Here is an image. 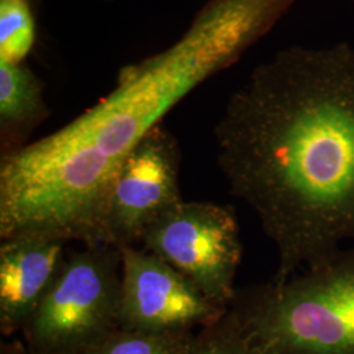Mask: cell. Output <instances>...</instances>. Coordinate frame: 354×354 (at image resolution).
Instances as JSON below:
<instances>
[{
  "label": "cell",
  "mask_w": 354,
  "mask_h": 354,
  "mask_svg": "<svg viewBox=\"0 0 354 354\" xmlns=\"http://www.w3.org/2000/svg\"><path fill=\"white\" fill-rule=\"evenodd\" d=\"M232 196L252 209L282 282L354 244V46H291L259 64L214 130Z\"/></svg>",
  "instance_id": "cell-1"
},
{
  "label": "cell",
  "mask_w": 354,
  "mask_h": 354,
  "mask_svg": "<svg viewBox=\"0 0 354 354\" xmlns=\"http://www.w3.org/2000/svg\"><path fill=\"white\" fill-rule=\"evenodd\" d=\"M192 335L115 328L82 354H183Z\"/></svg>",
  "instance_id": "cell-9"
},
{
  "label": "cell",
  "mask_w": 354,
  "mask_h": 354,
  "mask_svg": "<svg viewBox=\"0 0 354 354\" xmlns=\"http://www.w3.org/2000/svg\"><path fill=\"white\" fill-rule=\"evenodd\" d=\"M32 354H82V353H32Z\"/></svg>",
  "instance_id": "cell-12"
},
{
  "label": "cell",
  "mask_w": 354,
  "mask_h": 354,
  "mask_svg": "<svg viewBox=\"0 0 354 354\" xmlns=\"http://www.w3.org/2000/svg\"><path fill=\"white\" fill-rule=\"evenodd\" d=\"M121 256L108 244H86L66 257L26 324L32 353H83L118 328Z\"/></svg>",
  "instance_id": "cell-3"
},
{
  "label": "cell",
  "mask_w": 354,
  "mask_h": 354,
  "mask_svg": "<svg viewBox=\"0 0 354 354\" xmlns=\"http://www.w3.org/2000/svg\"><path fill=\"white\" fill-rule=\"evenodd\" d=\"M183 354H264L227 311L218 322L193 333Z\"/></svg>",
  "instance_id": "cell-11"
},
{
  "label": "cell",
  "mask_w": 354,
  "mask_h": 354,
  "mask_svg": "<svg viewBox=\"0 0 354 354\" xmlns=\"http://www.w3.org/2000/svg\"><path fill=\"white\" fill-rule=\"evenodd\" d=\"M228 311L264 354H354V244L282 282L236 290Z\"/></svg>",
  "instance_id": "cell-2"
},
{
  "label": "cell",
  "mask_w": 354,
  "mask_h": 354,
  "mask_svg": "<svg viewBox=\"0 0 354 354\" xmlns=\"http://www.w3.org/2000/svg\"><path fill=\"white\" fill-rule=\"evenodd\" d=\"M351 1H353V3H354V0H351Z\"/></svg>",
  "instance_id": "cell-13"
},
{
  "label": "cell",
  "mask_w": 354,
  "mask_h": 354,
  "mask_svg": "<svg viewBox=\"0 0 354 354\" xmlns=\"http://www.w3.org/2000/svg\"><path fill=\"white\" fill-rule=\"evenodd\" d=\"M143 250L196 283L228 308L241 266L239 225L231 209L213 203L181 201L145 231Z\"/></svg>",
  "instance_id": "cell-4"
},
{
  "label": "cell",
  "mask_w": 354,
  "mask_h": 354,
  "mask_svg": "<svg viewBox=\"0 0 354 354\" xmlns=\"http://www.w3.org/2000/svg\"><path fill=\"white\" fill-rule=\"evenodd\" d=\"M45 115L37 80L21 64L0 62V121L7 134L26 130Z\"/></svg>",
  "instance_id": "cell-8"
},
{
  "label": "cell",
  "mask_w": 354,
  "mask_h": 354,
  "mask_svg": "<svg viewBox=\"0 0 354 354\" xmlns=\"http://www.w3.org/2000/svg\"><path fill=\"white\" fill-rule=\"evenodd\" d=\"M67 241L48 235H17L0 244V327L26 328L64 266Z\"/></svg>",
  "instance_id": "cell-7"
},
{
  "label": "cell",
  "mask_w": 354,
  "mask_h": 354,
  "mask_svg": "<svg viewBox=\"0 0 354 354\" xmlns=\"http://www.w3.org/2000/svg\"><path fill=\"white\" fill-rule=\"evenodd\" d=\"M35 42V23L26 0H0V62L21 64Z\"/></svg>",
  "instance_id": "cell-10"
},
{
  "label": "cell",
  "mask_w": 354,
  "mask_h": 354,
  "mask_svg": "<svg viewBox=\"0 0 354 354\" xmlns=\"http://www.w3.org/2000/svg\"><path fill=\"white\" fill-rule=\"evenodd\" d=\"M181 201L176 143L159 125L127 156L115 177L104 221V244L134 245Z\"/></svg>",
  "instance_id": "cell-6"
},
{
  "label": "cell",
  "mask_w": 354,
  "mask_h": 354,
  "mask_svg": "<svg viewBox=\"0 0 354 354\" xmlns=\"http://www.w3.org/2000/svg\"><path fill=\"white\" fill-rule=\"evenodd\" d=\"M121 297L118 328L150 333H192L228 311L158 256L134 245L118 248Z\"/></svg>",
  "instance_id": "cell-5"
}]
</instances>
